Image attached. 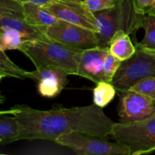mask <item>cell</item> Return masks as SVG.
<instances>
[{"label": "cell", "mask_w": 155, "mask_h": 155, "mask_svg": "<svg viewBox=\"0 0 155 155\" xmlns=\"http://www.w3.org/2000/svg\"><path fill=\"white\" fill-rule=\"evenodd\" d=\"M13 116L19 127V140L42 139L54 142L58 136L72 132L107 138L115 122L95 104L74 107H53L41 110L26 104L15 106Z\"/></svg>", "instance_id": "cell-1"}, {"label": "cell", "mask_w": 155, "mask_h": 155, "mask_svg": "<svg viewBox=\"0 0 155 155\" xmlns=\"http://www.w3.org/2000/svg\"><path fill=\"white\" fill-rule=\"evenodd\" d=\"M19 51L33 62L36 68L53 67L63 70L68 75H77L83 50L48 39L24 41Z\"/></svg>", "instance_id": "cell-2"}, {"label": "cell", "mask_w": 155, "mask_h": 155, "mask_svg": "<svg viewBox=\"0 0 155 155\" xmlns=\"http://www.w3.org/2000/svg\"><path fill=\"white\" fill-rule=\"evenodd\" d=\"M99 30L96 33L99 47H109L114 35L124 31L132 35L137 44L136 33L142 27L145 15L136 12L133 0H118L114 7L94 13Z\"/></svg>", "instance_id": "cell-3"}, {"label": "cell", "mask_w": 155, "mask_h": 155, "mask_svg": "<svg viewBox=\"0 0 155 155\" xmlns=\"http://www.w3.org/2000/svg\"><path fill=\"white\" fill-rule=\"evenodd\" d=\"M111 136L116 142L129 147L131 155L153 152L155 148V114L138 122L115 123Z\"/></svg>", "instance_id": "cell-4"}, {"label": "cell", "mask_w": 155, "mask_h": 155, "mask_svg": "<svg viewBox=\"0 0 155 155\" xmlns=\"http://www.w3.org/2000/svg\"><path fill=\"white\" fill-rule=\"evenodd\" d=\"M54 142L71 148L79 155H131L130 148L123 144L80 132L61 135Z\"/></svg>", "instance_id": "cell-5"}, {"label": "cell", "mask_w": 155, "mask_h": 155, "mask_svg": "<svg viewBox=\"0 0 155 155\" xmlns=\"http://www.w3.org/2000/svg\"><path fill=\"white\" fill-rule=\"evenodd\" d=\"M149 77H155V60L136 46V53L121 62L111 83L117 92H124L139 80Z\"/></svg>", "instance_id": "cell-6"}, {"label": "cell", "mask_w": 155, "mask_h": 155, "mask_svg": "<svg viewBox=\"0 0 155 155\" xmlns=\"http://www.w3.org/2000/svg\"><path fill=\"white\" fill-rule=\"evenodd\" d=\"M39 28L48 39L71 48L86 50L98 45L95 32L61 20L51 26Z\"/></svg>", "instance_id": "cell-7"}, {"label": "cell", "mask_w": 155, "mask_h": 155, "mask_svg": "<svg viewBox=\"0 0 155 155\" xmlns=\"http://www.w3.org/2000/svg\"><path fill=\"white\" fill-rule=\"evenodd\" d=\"M43 7L59 20L98 33V21L83 0H48Z\"/></svg>", "instance_id": "cell-8"}, {"label": "cell", "mask_w": 155, "mask_h": 155, "mask_svg": "<svg viewBox=\"0 0 155 155\" xmlns=\"http://www.w3.org/2000/svg\"><path fill=\"white\" fill-rule=\"evenodd\" d=\"M155 114V100L133 92H121L118 105L120 124H130L144 120Z\"/></svg>", "instance_id": "cell-9"}, {"label": "cell", "mask_w": 155, "mask_h": 155, "mask_svg": "<svg viewBox=\"0 0 155 155\" xmlns=\"http://www.w3.org/2000/svg\"><path fill=\"white\" fill-rule=\"evenodd\" d=\"M68 76L63 70L53 67L27 71V78L37 83L38 92L45 98H54L59 95L68 84Z\"/></svg>", "instance_id": "cell-10"}, {"label": "cell", "mask_w": 155, "mask_h": 155, "mask_svg": "<svg viewBox=\"0 0 155 155\" xmlns=\"http://www.w3.org/2000/svg\"><path fill=\"white\" fill-rule=\"evenodd\" d=\"M110 50L109 47H99L83 50L80 55L77 76L91 80L95 84L104 81V64Z\"/></svg>", "instance_id": "cell-11"}, {"label": "cell", "mask_w": 155, "mask_h": 155, "mask_svg": "<svg viewBox=\"0 0 155 155\" xmlns=\"http://www.w3.org/2000/svg\"><path fill=\"white\" fill-rule=\"evenodd\" d=\"M14 29L22 33L26 40H42L48 38L39 27L27 24L24 18L12 16L0 17V30Z\"/></svg>", "instance_id": "cell-12"}, {"label": "cell", "mask_w": 155, "mask_h": 155, "mask_svg": "<svg viewBox=\"0 0 155 155\" xmlns=\"http://www.w3.org/2000/svg\"><path fill=\"white\" fill-rule=\"evenodd\" d=\"M23 13L24 21L34 27H48L55 24L60 21L43 6L31 2L23 3Z\"/></svg>", "instance_id": "cell-13"}, {"label": "cell", "mask_w": 155, "mask_h": 155, "mask_svg": "<svg viewBox=\"0 0 155 155\" xmlns=\"http://www.w3.org/2000/svg\"><path fill=\"white\" fill-rule=\"evenodd\" d=\"M109 50L113 55L121 61H124L136 53V46L133 45L130 35L120 30L112 37L109 45Z\"/></svg>", "instance_id": "cell-14"}, {"label": "cell", "mask_w": 155, "mask_h": 155, "mask_svg": "<svg viewBox=\"0 0 155 155\" xmlns=\"http://www.w3.org/2000/svg\"><path fill=\"white\" fill-rule=\"evenodd\" d=\"M19 141V127L12 114H0V145Z\"/></svg>", "instance_id": "cell-15"}, {"label": "cell", "mask_w": 155, "mask_h": 155, "mask_svg": "<svg viewBox=\"0 0 155 155\" xmlns=\"http://www.w3.org/2000/svg\"><path fill=\"white\" fill-rule=\"evenodd\" d=\"M116 92V89L111 83L99 82L93 89V104L101 108L106 107L113 101Z\"/></svg>", "instance_id": "cell-16"}, {"label": "cell", "mask_w": 155, "mask_h": 155, "mask_svg": "<svg viewBox=\"0 0 155 155\" xmlns=\"http://www.w3.org/2000/svg\"><path fill=\"white\" fill-rule=\"evenodd\" d=\"M5 50L0 44V74L6 77L25 80L27 78V71L14 63L5 52Z\"/></svg>", "instance_id": "cell-17"}, {"label": "cell", "mask_w": 155, "mask_h": 155, "mask_svg": "<svg viewBox=\"0 0 155 155\" xmlns=\"http://www.w3.org/2000/svg\"><path fill=\"white\" fill-rule=\"evenodd\" d=\"M24 39L22 33L14 29L0 30V44L5 50H20Z\"/></svg>", "instance_id": "cell-18"}, {"label": "cell", "mask_w": 155, "mask_h": 155, "mask_svg": "<svg viewBox=\"0 0 155 155\" xmlns=\"http://www.w3.org/2000/svg\"><path fill=\"white\" fill-rule=\"evenodd\" d=\"M142 28L145 30V36L136 45L141 48L155 49V15H145Z\"/></svg>", "instance_id": "cell-19"}, {"label": "cell", "mask_w": 155, "mask_h": 155, "mask_svg": "<svg viewBox=\"0 0 155 155\" xmlns=\"http://www.w3.org/2000/svg\"><path fill=\"white\" fill-rule=\"evenodd\" d=\"M2 16L24 18L23 4L16 0H0V17Z\"/></svg>", "instance_id": "cell-20"}, {"label": "cell", "mask_w": 155, "mask_h": 155, "mask_svg": "<svg viewBox=\"0 0 155 155\" xmlns=\"http://www.w3.org/2000/svg\"><path fill=\"white\" fill-rule=\"evenodd\" d=\"M155 100V77H149L139 80L130 89Z\"/></svg>", "instance_id": "cell-21"}, {"label": "cell", "mask_w": 155, "mask_h": 155, "mask_svg": "<svg viewBox=\"0 0 155 155\" xmlns=\"http://www.w3.org/2000/svg\"><path fill=\"white\" fill-rule=\"evenodd\" d=\"M121 61L109 51L104 60V81L111 83L114 76L121 64Z\"/></svg>", "instance_id": "cell-22"}, {"label": "cell", "mask_w": 155, "mask_h": 155, "mask_svg": "<svg viewBox=\"0 0 155 155\" xmlns=\"http://www.w3.org/2000/svg\"><path fill=\"white\" fill-rule=\"evenodd\" d=\"M118 0H83L85 5L89 11L95 13L114 7Z\"/></svg>", "instance_id": "cell-23"}, {"label": "cell", "mask_w": 155, "mask_h": 155, "mask_svg": "<svg viewBox=\"0 0 155 155\" xmlns=\"http://www.w3.org/2000/svg\"><path fill=\"white\" fill-rule=\"evenodd\" d=\"M136 12L143 15H155V0H133Z\"/></svg>", "instance_id": "cell-24"}, {"label": "cell", "mask_w": 155, "mask_h": 155, "mask_svg": "<svg viewBox=\"0 0 155 155\" xmlns=\"http://www.w3.org/2000/svg\"><path fill=\"white\" fill-rule=\"evenodd\" d=\"M16 1L19 2L21 3H25V2H31L33 4L43 6L44 5L46 4L48 2V0H16Z\"/></svg>", "instance_id": "cell-25"}, {"label": "cell", "mask_w": 155, "mask_h": 155, "mask_svg": "<svg viewBox=\"0 0 155 155\" xmlns=\"http://www.w3.org/2000/svg\"><path fill=\"white\" fill-rule=\"evenodd\" d=\"M139 47V46H138ZM139 48H141V49L142 50V51H145V53H147L148 54H149L151 57H152L155 60V49L154 48H141V47H139Z\"/></svg>", "instance_id": "cell-26"}, {"label": "cell", "mask_w": 155, "mask_h": 155, "mask_svg": "<svg viewBox=\"0 0 155 155\" xmlns=\"http://www.w3.org/2000/svg\"><path fill=\"white\" fill-rule=\"evenodd\" d=\"M16 111V108L15 107H12V108L9 109V110H0V114H13Z\"/></svg>", "instance_id": "cell-27"}, {"label": "cell", "mask_w": 155, "mask_h": 155, "mask_svg": "<svg viewBox=\"0 0 155 155\" xmlns=\"http://www.w3.org/2000/svg\"><path fill=\"white\" fill-rule=\"evenodd\" d=\"M5 102V97L2 94V92H0V104H2V103Z\"/></svg>", "instance_id": "cell-28"}, {"label": "cell", "mask_w": 155, "mask_h": 155, "mask_svg": "<svg viewBox=\"0 0 155 155\" xmlns=\"http://www.w3.org/2000/svg\"><path fill=\"white\" fill-rule=\"evenodd\" d=\"M4 77H6L4 75V74H0V82H1V80H2V79L4 78Z\"/></svg>", "instance_id": "cell-29"}, {"label": "cell", "mask_w": 155, "mask_h": 155, "mask_svg": "<svg viewBox=\"0 0 155 155\" xmlns=\"http://www.w3.org/2000/svg\"><path fill=\"white\" fill-rule=\"evenodd\" d=\"M154 151H155V148H154Z\"/></svg>", "instance_id": "cell-30"}]
</instances>
